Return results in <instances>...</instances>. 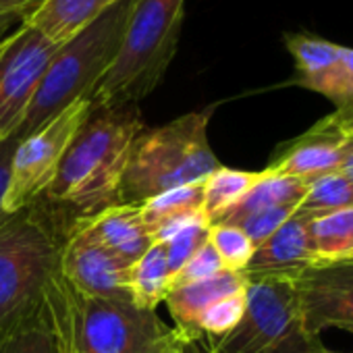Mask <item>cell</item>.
Returning a JSON list of instances; mask_svg holds the SVG:
<instances>
[{"label":"cell","mask_w":353,"mask_h":353,"mask_svg":"<svg viewBox=\"0 0 353 353\" xmlns=\"http://www.w3.org/2000/svg\"><path fill=\"white\" fill-rule=\"evenodd\" d=\"M204 204V181L202 183H192V185H181L168 192H162L148 202L141 204V214L145 219V225L154 237L156 243V233L166 227L168 223L200 212Z\"/></svg>","instance_id":"20"},{"label":"cell","mask_w":353,"mask_h":353,"mask_svg":"<svg viewBox=\"0 0 353 353\" xmlns=\"http://www.w3.org/2000/svg\"><path fill=\"white\" fill-rule=\"evenodd\" d=\"M170 283L172 270L162 243H154L129 268V291L133 305L139 310L156 312V307L166 299Z\"/></svg>","instance_id":"18"},{"label":"cell","mask_w":353,"mask_h":353,"mask_svg":"<svg viewBox=\"0 0 353 353\" xmlns=\"http://www.w3.org/2000/svg\"><path fill=\"white\" fill-rule=\"evenodd\" d=\"M119 3L121 0H46L23 23L63 46Z\"/></svg>","instance_id":"16"},{"label":"cell","mask_w":353,"mask_h":353,"mask_svg":"<svg viewBox=\"0 0 353 353\" xmlns=\"http://www.w3.org/2000/svg\"><path fill=\"white\" fill-rule=\"evenodd\" d=\"M314 341L301 326L293 283L258 281L248 287L241 322L219 339H206L204 353H297Z\"/></svg>","instance_id":"7"},{"label":"cell","mask_w":353,"mask_h":353,"mask_svg":"<svg viewBox=\"0 0 353 353\" xmlns=\"http://www.w3.org/2000/svg\"><path fill=\"white\" fill-rule=\"evenodd\" d=\"M210 117L212 108H206L160 127H143L129 152L121 204L141 206L162 192L206 181L221 166L208 141Z\"/></svg>","instance_id":"4"},{"label":"cell","mask_w":353,"mask_h":353,"mask_svg":"<svg viewBox=\"0 0 353 353\" xmlns=\"http://www.w3.org/2000/svg\"><path fill=\"white\" fill-rule=\"evenodd\" d=\"M297 353H353V351H334V349H328L320 339H316L314 343H310L305 349H301Z\"/></svg>","instance_id":"35"},{"label":"cell","mask_w":353,"mask_h":353,"mask_svg":"<svg viewBox=\"0 0 353 353\" xmlns=\"http://www.w3.org/2000/svg\"><path fill=\"white\" fill-rule=\"evenodd\" d=\"M92 235L129 266L135 264L152 245L154 237L141 214V206L117 204L96 216L81 219Z\"/></svg>","instance_id":"15"},{"label":"cell","mask_w":353,"mask_h":353,"mask_svg":"<svg viewBox=\"0 0 353 353\" xmlns=\"http://www.w3.org/2000/svg\"><path fill=\"white\" fill-rule=\"evenodd\" d=\"M172 343H174V341H172ZM172 343H170V345H168L166 349H162V351H158V353H170V347H172Z\"/></svg>","instance_id":"38"},{"label":"cell","mask_w":353,"mask_h":353,"mask_svg":"<svg viewBox=\"0 0 353 353\" xmlns=\"http://www.w3.org/2000/svg\"><path fill=\"white\" fill-rule=\"evenodd\" d=\"M129 268L127 262L92 235L83 221L67 225V233L61 239L59 270L77 291L133 305Z\"/></svg>","instance_id":"10"},{"label":"cell","mask_w":353,"mask_h":353,"mask_svg":"<svg viewBox=\"0 0 353 353\" xmlns=\"http://www.w3.org/2000/svg\"><path fill=\"white\" fill-rule=\"evenodd\" d=\"M307 219L293 214L279 231L262 241L243 270L248 283L258 281H291L295 283L303 272L318 264L310 233Z\"/></svg>","instance_id":"13"},{"label":"cell","mask_w":353,"mask_h":353,"mask_svg":"<svg viewBox=\"0 0 353 353\" xmlns=\"http://www.w3.org/2000/svg\"><path fill=\"white\" fill-rule=\"evenodd\" d=\"M170 353H200V351H196L194 345H185V343H181L179 339L174 336V343L170 347Z\"/></svg>","instance_id":"36"},{"label":"cell","mask_w":353,"mask_h":353,"mask_svg":"<svg viewBox=\"0 0 353 353\" xmlns=\"http://www.w3.org/2000/svg\"><path fill=\"white\" fill-rule=\"evenodd\" d=\"M225 270L216 250L212 248L210 239L181 266V270H176L172 274V283H170V289L172 287H183V285H192V283H200V281H206V279H212L216 274H221Z\"/></svg>","instance_id":"29"},{"label":"cell","mask_w":353,"mask_h":353,"mask_svg":"<svg viewBox=\"0 0 353 353\" xmlns=\"http://www.w3.org/2000/svg\"><path fill=\"white\" fill-rule=\"evenodd\" d=\"M262 176L260 172L252 170H237L229 166H219L214 172H210L204 181V214L212 223L219 214L229 210L233 204H237Z\"/></svg>","instance_id":"21"},{"label":"cell","mask_w":353,"mask_h":353,"mask_svg":"<svg viewBox=\"0 0 353 353\" xmlns=\"http://www.w3.org/2000/svg\"><path fill=\"white\" fill-rule=\"evenodd\" d=\"M59 48L26 23L0 40V141L17 135Z\"/></svg>","instance_id":"9"},{"label":"cell","mask_w":353,"mask_h":353,"mask_svg":"<svg viewBox=\"0 0 353 353\" xmlns=\"http://www.w3.org/2000/svg\"><path fill=\"white\" fill-rule=\"evenodd\" d=\"M59 258L61 239L38 204L0 225V341L44 310Z\"/></svg>","instance_id":"5"},{"label":"cell","mask_w":353,"mask_h":353,"mask_svg":"<svg viewBox=\"0 0 353 353\" xmlns=\"http://www.w3.org/2000/svg\"><path fill=\"white\" fill-rule=\"evenodd\" d=\"M46 0H0V15L13 17L17 23L30 19Z\"/></svg>","instance_id":"32"},{"label":"cell","mask_w":353,"mask_h":353,"mask_svg":"<svg viewBox=\"0 0 353 353\" xmlns=\"http://www.w3.org/2000/svg\"><path fill=\"white\" fill-rule=\"evenodd\" d=\"M0 353H59L44 310L0 341Z\"/></svg>","instance_id":"26"},{"label":"cell","mask_w":353,"mask_h":353,"mask_svg":"<svg viewBox=\"0 0 353 353\" xmlns=\"http://www.w3.org/2000/svg\"><path fill=\"white\" fill-rule=\"evenodd\" d=\"M293 287L305 334L320 339L324 328L353 334V260L316 264Z\"/></svg>","instance_id":"11"},{"label":"cell","mask_w":353,"mask_h":353,"mask_svg":"<svg viewBox=\"0 0 353 353\" xmlns=\"http://www.w3.org/2000/svg\"><path fill=\"white\" fill-rule=\"evenodd\" d=\"M44 314L59 353H158L174 341L156 312L81 293L61 270L46 285Z\"/></svg>","instance_id":"2"},{"label":"cell","mask_w":353,"mask_h":353,"mask_svg":"<svg viewBox=\"0 0 353 353\" xmlns=\"http://www.w3.org/2000/svg\"><path fill=\"white\" fill-rule=\"evenodd\" d=\"M347 141L349 137L328 114L312 125L305 133L281 143L274 150L266 170L312 181L320 174L339 170Z\"/></svg>","instance_id":"12"},{"label":"cell","mask_w":353,"mask_h":353,"mask_svg":"<svg viewBox=\"0 0 353 353\" xmlns=\"http://www.w3.org/2000/svg\"><path fill=\"white\" fill-rule=\"evenodd\" d=\"M299 204H287V206H276V208H268L262 210L258 214L248 216L243 223H239L237 227L250 237V241L258 248L262 241H266L274 231H279L295 212H297Z\"/></svg>","instance_id":"30"},{"label":"cell","mask_w":353,"mask_h":353,"mask_svg":"<svg viewBox=\"0 0 353 353\" xmlns=\"http://www.w3.org/2000/svg\"><path fill=\"white\" fill-rule=\"evenodd\" d=\"M185 17V0H131L119 54L92 94V108L135 106L164 79Z\"/></svg>","instance_id":"3"},{"label":"cell","mask_w":353,"mask_h":353,"mask_svg":"<svg viewBox=\"0 0 353 353\" xmlns=\"http://www.w3.org/2000/svg\"><path fill=\"white\" fill-rule=\"evenodd\" d=\"M208 239L216 250L225 270L231 272H243L256 250L250 237L239 227H231V225H210Z\"/></svg>","instance_id":"25"},{"label":"cell","mask_w":353,"mask_h":353,"mask_svg":"<svg viewBox=\"0 0 353 353\" xmlns=\"http://www.w3.org/2000/svg\"><path fill=\"white\" fill-rule=\"evenodd\" d=\"M17 21L13 17H7V15H0V40L5 38V34L9 32V28H13Z\"/></svg>","instance_id":"37"},{"label":"cell","mask_w":353,"mask_h":353,"mask_svg":"<svg viewBox=\"0 0 353 353\" xmlns=\"http://www.w3.org/2000/svg\"><path fill=\"white\" fill-rule=\"evenodd\" d=\"M347 206H353V185L341 170H332L310 181L307 194L301 200L297 214L312 221Z\"/></svg>","instance_id":"22"},{"label":"cell","mask_w":353,"mask_h":353,"mask_svg":"<svg viewBox=\"0 0 353 353\" xmlns=\"http://www.w3.org/2000/svg\"><path fill=\"white\" fill-rule=\"evenodd\" d=\"M339 170L347 176L349 183L353 185V139H349L347 145H345V150H343V158H341Z\"/></svg>","instance_id":"34"},{"label":"cell","mask_w":353,"mask_h":353,"mask_svg":"<svg viewBox=\"0 0 353 353\" xmlns=\"http://www.w3.org/2000/svg\"><path fill=\"white\" fill-rule=\"evenodd\" d=\"M285 46L295 61L293 83L314 77L332 67L343 48L334 42L316 38L312 34H285Z\"/></svg>","instance_id":"23"},{"label":"cell","mask_w":353,"mask_h":353,"mask_svg":"<svg viewBox=\"0 0 353 353\" xmlns=\"http://www.w3.org/2000/svg\"><path fill=\"white\" fill-rule=\"evenodd\" d=\"M92 112V100L81 98L17 141L11 162V181L5 196V212L15 214L36 206L50 188L61 160L79 127Z\"/></svg>","instance_id":"8"},{"label":"cell","mask_w":353,"mask_h":353,"mask_svg":"<svg viewBox=\"0 0 353 353\" xmlns=\"http://www.w3.org/2000/svg\"><path fill=\"white\" fill-rule=\"evenodd\" d=\"M141 129L135 106L92 108L40 202L73 219L71 223L121 204L129 152Z\"/></svg>","instance_id":"1"},{"label":"cell","mask_w":353,"mask_h":353,"mask_svg":"<svg viewBox=\"0 0 353 353\" xmlns=\"http://www.w3.org/2000/svg\"><path fill=\"white\" fill-rule=\"evenodd\" d=\"M332 121L339 125V129L349 137L353 139V102L349 104H343V106H336L334 112H330Z\"/></svg>","instance_id":"33"},{"label":"cell","mask_w":353,"mask_h":353,"mask_svg":"<svg viewBox=\"0 0 353 353\" xmlns=\"http://www.w3.org/2000/svg\"><path fill=\"white\" fill-rule=\"evenodd\" d=\"M208 237H210V221L206 216H202V219L188 225L185 229H181L179 233H174L172 237H168L162 243L164 250H166L172 274L176 270H181V266L208 241Z\"/></svg>","instance_id":"28"},{"label":"cell","mask_w":353,"mask_h":353,"mask_svg":"<svg viewBox=\"0 0 353 353\" xmlns=\"http://www.w3.org/2000/svg\"><path fill=\"white\" fill-rule=\"evenodd\" d=\"M307 233L318 264L353 260V206L312 219Z\"/></svg>","instance_id":"19"},{"label":"cell","mask_w":353,"mask_h":353,"mask_svg":"<svg viewBox=\"0 0 353 353\" xmlns=\"http://www.w3.org/2000/svg\"><path fill=\"white\" fill-rule=\"evenodd\" d=\"M131 0H121L98 21L69 40L54 54L26 117L17 131V139L32 135L69 104L90 98L102 77L112 67L129 15Z\"/></svg>","instance_id":"6"},{"label":"cell","mask_w":353,"mask_h":353,"mask_svg":"<svg viewBox=\"0 0 353 353\" xmlns=\"http://www.w3.org/2000/svg\"><path fill=\"white\" fill-rule=\"evenodd\" d=\"M310 188V181L299 176H283L270 170H262V176L254 183V188L229 210L219 214L210 225H231L237 227L248 216L258 214L268 208L287 206V204H301Z\"/></svg>","instance_id":"17"},{"label":"cell","mask_w":353,"mask_h":353,"mask_svg":"<svg viewBox=\"0 0 353 353\" xmlns=\"http://www.w3.org/2000/svg\"><path fill=\"white\" fill-rule=\"evenodd\" d=\"M245 305H248V289L214 301L200 318L202 339H219L231 332L241 322L245 314Z\"/></svg>","instance_id":"27"},{"label":"cell","mask_w":353,"mask_h":353,"mask_svg":"<svg viewBox=\"0 0 353 353\" xmlns=\"http://www.w3.org/2000/svg\"><path fill=\"white\" fill-rule=\"evenodd\" d=\"M295 85L326 96L330 102H334V108L353 102V48L343 46L332 67L314 77L297 81Z\"/></svg>","instance_id":"24"},{"label":"cell","mask_w":353,"mask_h":353,"mask_svg":"<svg viewBox=\"0 0 353 353\" xmlns=\"http://www.w3.org/2000/svg\"><path fill=\"white\" fill-rule=\"evenodd\" d=\"M248 279L243 276V272H231V270H223L221 274L200 281V283H192V285H183V287H172L164 299L170 318H172V332L185 345H196L202 341V332H200V318L202 314L219 299L245 291L248 289Z\"/></svg>","instance_id":"14"},{"label":"cell","mask_w":353,"mask_h":353,"mask_svg":"<svg viewBox=\"0 0 353 353\" xmlns=\"http://www.w3.org/2000/svg\"><path fill=\"white\" fill-rule=\"evenodd\" d=\"M17 137L0 141V225L7 221V212H5V196L9 190V181H11V162H13V152L17 148Z\"/></svg>","instance_id":"31"}]
</instances>
